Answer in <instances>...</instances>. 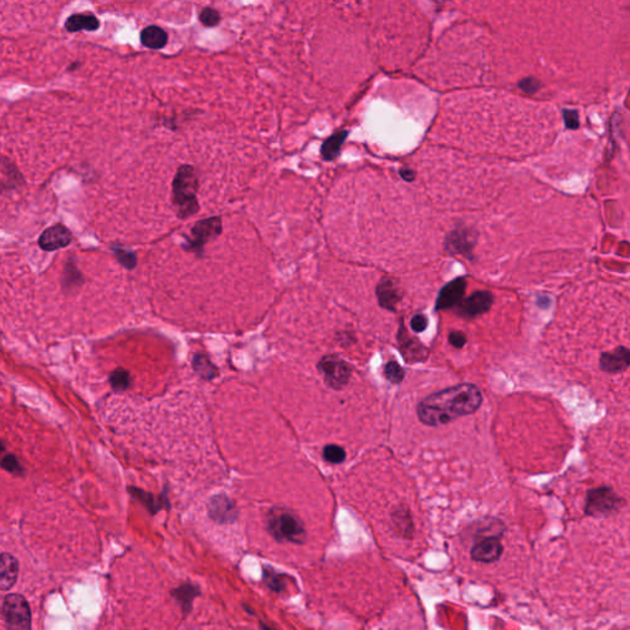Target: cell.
<instances>
[{
  "instance_id": "e0dca14e",
  "label": "cell",
  "mask_w": 630,
  "mask_h": 630,
  "mask_svg": "<svg viewBox=\"0 0 630 630\" xmlns=\"http://www.w3.org/2000/svg\"><path fill=\"white\" fill-rule=\"evenodd\" d=\"M473 247H474V240H473L470 231L457 229L447 236L446 248L449 249L451 253L468 255L472 251Z\"/></svg>"
},
{
  "instance_id": "3957f363",
  "label": "cell",
  "mask_w": 630,
  "mask_h": 630,
  "mask_svg": "<svg viewBox=\"0 0 630 630\" xmlns=\"http://www.w3.org/2000/svg\"><path fill=\"white\" fill-rule=\"evenodd\" d=\"M267 529L279 542L301 544L307 538L303 523L297 515L288 509H271L267 516Z\"/></svg>"
},
{
  "instance_id": "4dcf8cb0",
  "label": "cell",
  "mask_w": 630,
  "mask_h": 630,
  "mask_svg": "<svg viewBox=\"0 0 630 630\" xmlns=\"http://www.w3.org/2000/svg\"><path fill=\"white\" fill-rule=\"evenodd\" d=\"M540 81L532 78L525 79L520 83V88H521L522 90L525 91V92H528V94H533V92L540 89Z\"/></svg>"
},
{
  "instance_id": "7a4b0ae2",
  "label": "cell",
  "mask_w": 630,
  "mask_h": 630,
  "mask_svg": "<svg viewBox=\"0 0 630 630\" xmlns=\"http://www.w3.org/2000/svg\"><path fill=\"white\" fill-rule=\"evenodd\" d=\"M199 179L194 166L181 165L173 181V206L180 218H190L199 212Z\"/></svg>"
},
{
  "instance_id": "ac0fdd59",
  "label": "cell",
  "mask_w": 630,
  "mask_h": 630,
  "mask_svg": "<svg viewBox=\"0 0 630 630\" xmlns=\"http://www.w3.org/2000/svg\"><path fill=\"white\" fill-rule=\"evenodd\" d=\"M100 23L95 15L90 12H83V14H74L69 16L64 24L66 30L69 32H78V31H95L99 29Z\"/></svg>"
},
{
  "instance_id": "4316f807",
  "label": "cell",
  "mask_w": 630,
  "mask_h": 630,
  "mask_svg": "<svg viewBox=\"0 0 630 630\" xmlns=\"http://www.w3.org/2000/svg\"><path fill=\"white\" fill-rule=\"evenodd\" d=\"M384 375L387 377L389 382L394 383V384H398V383L401 382L405 377V372L401 368V366H399V364L396 362H389V364H386V368H384Z\"/></svg>"
},
{
  "instance_id": "30bf717a",
  "label": "cell",
  "mask_w": 630,
  "mask_h": 630,
  "mask_svg": "<svg viewBox=\"0 0 630 630\" xmlns=\"http://www.w3.org/2000/svg\"><path fill=\"white\" fill-rule=\"evenodd\" d=\"M466 288L467 281L464 279H453L449 285L444 286L437 298L436 310H449L461 303Z\"/></svg>"
},
{
  "instance_id": "ba28073f",
  "label": "cell",
  "mask_w": 630,
  "mask_h": 630,
  "mask_svg": "<svg viewBox=\"0 0 630 630\" xmlns=\"http://www.w3.org/2000/svg\"><path fill=\"white\" fill-rule=\"evenodd\" d=\"M72 239V231L63 225H55L43 231L38 239V245L45 251H55L68 247Z\"/></svg>"
},
{
  "instance_id": "9a60e30c",
  "label": "cell",
  "mask_w": 630,
  "mask_h": 630,
  "mask_svg": "<svg viewBox=\"0 0 630 630\" xmlns=\"http://www.w3.org/2000/svg\"><path fill=\"white\" fill-rule=\"evenodd\" d=\"M18 575V563L15 557L3 553L0 559V588L9 591L16 583Z\"/></svg>"
},
{
  "instance_id": "44dd1931",
  "label": "cell",
  "mask_w": 630,
  "mask_h": 630,
  "mask_svg": "<svg viewBox=\"0 0 630 630\" xmlns=\"http://www.w3.org/2000/svg\"><path fill=\"white\" fill-rule=\"evenodd\" d=\"M346 138H347V131H341L338 134L331 136L329 140H325V143L321 147V154L324 159L327 160H333L339 155L340 149L344 144Z\"/></svg>"
},
{
  "instance_id": "5bb4252c",
  "label": "cell",
  "mask_w": 630,
  "mask_h": 630,
  "mask_svg": "<svg viewBox=\"0 0 630 630\" xmlns=\"http://www.w3.org/2000/svg\"><path fill=\"white\" fill-rule=\"evenodd\" d=\"M503 544L494 537L486 538L473 546L472 557L480 563H494L503 555Z\"/></svg>"
},
{
  "instance_id": "9c48e42d",
  "label": "cell",
  "mask_w": 630,
  "mask_h": 630,
  "mask_svg": "<svg viewBox=\"0 0 630 630\" xmlns=\"http://www.w3.org/2000/svg\"><path fill=\"white\" fill-rule=\"evenodd\" d=\"M377 297L383 308L389 310H396V305L403 297L399 281L393 277L382 279V281L377 286Z\"/></svg>"
},
{
  "instance_id": "5b68a950",
  "label": "cell",
  "mask_w": 630,
  "mask_h": 630,
  "mask_svg": "<svg viewBox=\"0 0 630 630\" xmlns=\"http://www.w3.org/2000/svg\"><path fill=\"white\" fill-rule=\"evenodd\" d=\"M623 505L625 500L618 494H616L611 488L602 486L588 491L585 512L586 515L596 517L611 515L619 511Z\"/></svg>"
},
{
  "instance_id": "d4e9b609",
  "label": "cell",
  "mask_w": 630,
  "mask_h": 630,
  "mask_svg": "<svg viewBox=\"0 0 630 630\" xmlns=\"http://www.w3.org/2000/svg\"><path fill=\"white\" fill-rule=\"evenodd\" d=\"M110 383H111V387L117 390V392L126 390L129 387V384H131L129 372L123 370V368H117V370L111 373Z\"/></svg>"
},
{
  "instance_id": "7402d4cb",
  "label": "cell",
  "mask_w": 630,
  "mask_h": 630,
  "mask_svg": "<svg viewBox=\"0 0 630 630\" xmlns=\"http://www.w3.org/2000/svg\"><path fill=\"white\" fill-rule=\"evenodd\" d=\"M173 594H174L176 601L180 603L182 611L185 613H188L191 609V606H192V601L199 594V588L194 586V585H191V583H184L180 588L174 590Z\"/></svg>"
},
{
  "instance_id": "2e32d148",
  "label": "cell",
  "mask_w": 630,
  "mask_h": 630,
  "mask_svg": "<svg viewBox=\"0 0 630 630\" xmlns=\"http://www.w3.org/2000/svg\"><path fill=\"white\" fill-rule=\"evenodd\" d=\"M398 341H399L401 351L407 361H414V360L418 361V360H424L427 356V350L418 341H416V339L410 338L406 333L403 325L400 327Z\"/></svg>"
},
{
  "instance_id": "836d02e7",
  "label": "cell",
  "mask_w": 630,
  "mask_h": 630,
  "mask_svg": "<svg viewBox=\"0 0 630 630\" xmlns=\"http://www.w3.org/2000/svg\"><path fill=\"white\" fill-rule=\"evenodd\" d=\"M400 175L401 177L406 180V181H412L415 179V173L410 169H401L400 170Z\"/></svg>"
},
{
  "instance_id": "7c38bea8",
  "label": "cell",
  "mask_w": 630,
  "mask_h": 630,
  "mask_svg": "<svg viewBox=\"0 0 630 630\" xmlns=\"http://www.w3.org/2000/svg\"><path fill=\"white\" fill-rule=\"evenodd\" d=\"M601 370L607 373H620L630 367V350L627 347H618L612 352H605L601 355Z\"/></svg>"
},
{
  "instance_id": "4fadbf2b",
  "label": "cell",
  "mask_w": 630,
  "mask_h": 630,
  "mask_svg": "<svg viewBox=\"0 0 630 630\" xmlns=\"http://www.w3.org/2000/svg\"><path fill=\"white\" fill-rule=\"evenodd\" d=\"M208 514L213 521L231 523L236 518V505L225 495L212 497L208 503Z\"/></svg>"
},
{
  "instance_id": "277c9868",
  "label": "cell",
  "mask_w": 630,
  "mask_h": 630,
  "mask_svg": "<svg viewBox=\"0 0 630 630\" xmlns=\"http://www.w3.org/2000/svg\"><path fill=\"white\" fill-rule=\"evenodd\" d=\"M1 617L9 629L27 630L31 628L30 607L21 594L5 596L1 606Z\"/></svg>"
},
{
  "instance_id": "83f0119b",
  "label": "cell",
  "mask_w": 630,
  "mask_h": 630,
  "mask_svg": "<svg viewBox=\"0 0 630 630\" xmlns=\"http://www.w3.org/2000/svg\"><path fill=\"white\" fill-rule=\"evenodd\" d=\"M200 21L207 27H214L220 23V14L213 8H205L200 12Z\"/></svg>"
},
{
  "instance_id": "8fae6325",
  "label": "cell",
  "mask_w": 630,
  "mask_h": 630,
  "mask_svg": "<svg viewBox=\"0 0 630 630\" xmlns=\"http://www.w3.org/2000/svg\"><path fill=\"white\" fill-rule=\"evenodd\" d=\"M492 294L488 291H479L473 293L470 297L461 302L459 314L464 318H474L477 315L486 313L492 305Z\"/></svg>"
},
{
  "instance_id": "d6a6232c",
  "label": "cell",
  "mask_w": 630,
  "mask_h": 630,
  "mask_svg": "<svg viewBox=\"0 0 630 630\" xmlns=\"http://www.w3.org/2000/svg\"><path fill=\"white\" fill-rule=\"evenodd\" d=\"M449 342L457 349H461V347L466 345L467 338L461 331H452V333H449Z\"/></svg>"
},
{
  "instance_id": "8992f818",
  "label": "cell",
  "mask_w": 630,
  "mask_h": 630,
  "mask_svg": "<svg viewBox=\"0 0 630 630\" xmlns=\"http://www.w3.org/2000/svg\"><path fill=\"white\" fill-rule=\"evenodd\" d=\"M222 233V219L219 217L203 219L197 222L188 238V249L194 253H202L207 242L218 238Z\"/></svg>"
},
{
  "instance_id": "484cf974",
  "label": "cell",
  "mask_w": 630,
  "mask_h": 630,
  "mask_svg": "<svg viewBox=\"0 0 630 630\" xmlns=\"http://www.w3.org/2000/svg\"><path fill=\"white\" fill-rule=\"evenodd\" d=\"M323 457L331 464H340L346 459L345 449L336 444H327L323 451Z\"/></svg>"
},
{
  "instance_id": "ffe728a7",
  "label": "cell",
  "mask_w": 630,
  "mask_h": 630,
  "mask_svg": "<svg viewBox=\"0 0 630 630\" xmlns=\"http://www.w3.org/2000/svg\"><path fill=\"white\" fill-rule=\"evenodd\" d=\"M128 490L131 492V495L138 500L140 503H143L146 506L147 509L151 511V514H155L159 509H163V507H166L168 506V499H165V495H162V496H154L151 492H146V491L140 490V489H137V488H128Z\"/></svg>"
},
{
  "instance_id": "52a82bcc",
  "label": "cell",
  "mask_w": 630,
  "mask_h": 630,
  "mask_svg": "<svg viewBox=\"0 0 630 630\" xmlns=\"http://www.w3.org/2000/svg\"><path fill=\"white\" fill-rule=\"evenodd\" d=\"M318 368L324 375L327 386L333 389L344 388L351 377V367L336 356H325L318 364Z\"/></svg>"
},
{
  "instance_id": "6da1fadb",
  "label": "cell",
  "mask_w": 630,
  "mask_h": 630,
  "mask_svg": "<svg viewBox=\"0 0 630 630\" xmlns=\"http://www.w3.org/2000/svg\"><path fill=\"white\" fill-rule=\"evenodd\" d=\"M481 403L483 395L478 387L463 383L421 400L418 416L424 425L440 426L477 412Z\"/></svg>"
},
{
  "instance_id": "f546056e",
  "label": "cell",
  "mask_w": 630,
  "mask_h": 630,
  "mask_svg": "<svg viewBox=\"0 0 630 630\" xmlns=\"http://www.w3.org/2000/svg\"><path fill=\"white\" fill-rule=\"evenodd\" d=\"M427 318L423 314H416L412 316V329L415 331V333H423L426 330L427 327Z\"/></svg>"
},
{
  "instance_id": "cb8c5ba5",
  "label": "cell",
  "mask_w": 630,
  "mask_h": 630,
  "mask_svg": "<svg viewBox=\"0 0 630 630\" xmlns=\"http://www.w3.org/2000/svg\"><path fill=\"white\" fill-rule=\"evenodd\" d=\"M111 249L115 254L116 259L121 264L122 266L126 267L128 270H134L137 266V255L132 250L127 248H123L121 245L116 244L111 245Z\"/></svg>"
},
{
  "instance_id": "d6986e66",
  "label": "cell",
  "mask_w": 630,
  "mask_h": 630,
  "mask_svg": "<svg viewBox=\"0 0 630 630\" xmlns=\"http://www.w3.org/2000/svg\"><path fill=\"white\" fill-rule=\"evenodd\" d=\"M142 43L152 49H160L168 43V34L159 26H148L140 34Z\"/></svg>"
},
{
  "instance_id": "1f68e13d",
  "label": "cell",
  "mask_w": 630,
  "mask_h": 630,
  "mask_svg": "<svg viewBox=\"0 0 630 630\" xmlns=\"http://www.w3.org/2000/svg\"><path fill=\"white\" fill-rule=\"evenodd\" d=\"M564 118H565L566 126L571 128V129H576V128L579 127V115H577L576 111L565 110L564 111Z\"/></svg>"
},
{
  "instance_id": "603a6c76",
  "label": "cell",
  "mask_w": 630,
  "mask_h": 630,
  "mask_svg": "<svg viewBox=\"0 0 630 630\" xmlns=\"http://www.w3.org/2000/svg\"><path fill=\"white\" fill-rule=\"evenodd\" d=\"M194 368L199 376L202 377L203 379H212L217 376L218 370L213 366L212 362L206 355L199 353L194 357Z\"/></svg>"
},
{
  "instance_id": "f1b7e54d",
  "label": "cell",
  "mask_w": 630,
  "mask_h": 630,
  "mask_svg": "<svg viewBox=\"0 0 630 630\" xmlns=\"http://www.w3.org/2000/svg\"><path fill=\"white\" fill-rule=\"evenodd\" d=\"M1 468L6 470V472L12 473V474H21L23 472V468H21V464L20 462L18 461V458L15 455H12V453H8V455H3L1 458Z\"/></svg>"
}]
</instances>
